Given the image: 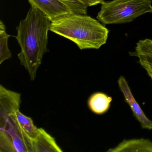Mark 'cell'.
Returning <instances> with one entry per match:
<instances>
[{
    "label": "cell",
    "instance_id": "6da1fadb",
    "mask_svg": "<svg viewBox=\"0 0 152 152\" xmlns=\"http://www.w3.org/2000/svg\"><path fill=\"white\" fill-rule=\"evenodd\" d=\"M51 23L40 10L31 6L26 17L17 27L15 38L21 48L18 56L31 81L36 78L43 56L48 51V33Z\"/></svg>",
    "mask_w": 152,
    "mask_h": 152
},
{
    "label": "cell",
    "instance_id": "7a4b0ae2",
    "mask_svg": "<svg viewBox=\"0 0 152 152\" xmlns=\"http://www.w3.org/2000/svg\"><path fill=\"white\" fill-rule=\"evenodd\" d=\"M87 15L72 14L52 21L50 31L74 42L80 50L99 49L106 44L109 30Z\"/></svg>",
    "mask_w": 152,
    "mask_h": 152
},
{
    "label": "cell",
    "instance_id": "3957f363",
    "mask_svg": "<svg viewBox=\"0 0 152 152\" xmlns=\"http://www.w3.org/2000/svg\"><path fill=\"white\" fill-rule=\"evenodd\" d=\"M152 0H113L101 3L97 18L103 25L126 23L152 12Z\"/></svg>",
    "mask_w": 152,
    "mask_h": 152
},
{
    "label": "cell",
    "instance_id": "277c9868",
    "mask_svg": "<svg viewBox=\"0 0 152 152\" xmlns=\"http://www.w3.org/2000/svg\"><path fill=\"white\" fill-rule=\"evenodd\" d=\"M16 111L0 114V151L34 152L33 140L18 121Z\"/></svg>",
    "mask_w": 152,
    "mask_h": 152
},
{
    "label": "cell",
    "instance_id": "5b68a950",
    "mask_svg": "<svg viewBox=\"0 0 152 152\" xmlns=\"http://www.w3.org/2000/svg\"><path fill=\"white\" fill-rule=\"evenodd\" d=\"M31 7L40 10L50 20H57L74 14L69 6L61 0H28Z\"/></svg>",
    "mask_w": 152,
    "mask_h": 152
},
{
    "label": "cell",
    "instance_id": "8992f818",
    "mask_svg": "<svg viewBox=\"0 0 152 152\" xmlns=\"http://www.w3.org/2000/svg\"><path fill=\"white\" fill-rule=\"evenodd\" d=\"M118 85L124 99L132 111L133 115L140 124L141 128L152 130V121L148 119L133 96L130 88L125 77L120 76L118 80Z\"/></svg>",
    "mask_w": 152,
    "mask_h": 152
},
{
    "label": "cell",
    "instance_id": "52a82bcc",
    "mask_svg": "<svg viewBox=\"0 0 152 152\" xmlns=\"http://www.w3.org/2000/svg\"><path fill=\"white\" fill-rule=\"evenodd\" d=\"M129 54L138 58L140 64L152 80V40L146 39L139 41L134 51Z\"/></svg>",
    "mask_w": 152,
    "mask_h": 152
},
{
    "label": "cell",
    "instance_id": "ba28073f",
    "mask_svg": "<svg viewBox=\"0 0 152 152\" xmlns=\"http://www.w3.org/2000/svg\"><path fill=\"white\" fill-rule=\"evenodd\" d=\"M152 152V141L148 139H124L107 152Z\"/></svg>",
    "mask_w": 152,
    "mask_h": 152
},
{
    "label": "cell",
    "instance_id": "9c48e42d",
    "mask_svg": "<svg viewBox=\"0 0 152 152\" xmlns=\"http://www.w3.org/2000/svg\"><path fill=\"white\" fill-rule=\"evenodd\" d=\"M34 152H62L54 137L42 128H39V132L33 140Z\"/></svg>",
    "mask_w": 152,
    "mask_h": 152
},
{
    "label": "cell",
    "instance_id": "30bf717a",
    "mask_svg": "<svg viewBox=\"0 0 152 152\" xmlns=\"http://www.w3.org/2000/svg\"><path fill=\"white\" fill-rule=\"evenodd\" d=\"M113 99L103 92H96L91 95L88 105L90 109L94 113L100 115L104 113L110 108Z\"/></svg>",
    "mask_w": 152,
    "mask_h": 152
},
{
    "label": "cell",
    "instance_id": "8fae6325",
    "mask_svg": "<svg viewBox=\"0 0 152 152\" xmlns=\"http://www.w3.org/2000/svg\"><path fill=\"white\" fill-rule=\"evenodd\" d=\"M16 117L22 129L26 134L33 140L36 138L39 132V128H37L34 123L31 117L23 114L19 110L15 112Z\"/></svg>",
    "mask_w": 152,
    "mask_h": 152
},
{
    "label": "cell",
    "instance_id": "7c38bea8",
    "mask_svg": "<svg viewBox=\"0 0 152 152\" xmlns=\"http://www.w3.org/2000/svg\"><path fill=\"white\" fill-rule=\"evenodd\" d=\"M10 36L7 33L4 23L0 21V64L12 57L8 44L9 38Z\"/></svg>",
    "mask_w": 152,
    "mask_h": 152
},
{
    "label": "cell",
    "instance_id": "4fadbf2b",
    "mask_svg": "<svg viewBox=\"0 0 152 152\" xmlns=\"http://www.w3.org/2000/svg\"><path fill=\"white\" fill-rule=\"evenodd\" d=\"M70 7L74 14L87 15V7L78 0H61Z\"/></svg>",
    "mask_w": 152,
    "mask_h": 152
},
{
    "label": "cell",
    "instance_id": "5bb4252c",
    "mask_svg": "<svg viewBox=\"0 0 152 152\" xmlns=\"http://www.w3.org/2000/svg\"><path fill=\"white\" fill-rule=\"evenodd\" d=\"M84 6L88 7L91 6H95L98 4H101L104 2V0H78Z\"/></svg>",
    "mask_w": 152,
    "mask_h": 152
}]
</instances>
